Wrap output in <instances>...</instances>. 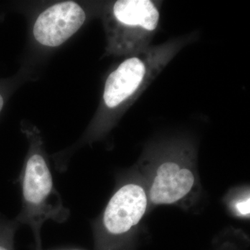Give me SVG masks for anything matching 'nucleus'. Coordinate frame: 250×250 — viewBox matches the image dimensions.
<instances>
[{
  "instance_id": "nucleus-9",
  "label": "nucleus",
  "mask_w": 250,
  "mask_h": 250,
  "mask_svg": "<svg viewBox=\"0 0 250 250\" xmlns=\"http://www.w3.org/2000/svg\"><path fill=\"white\" fill-rule=\"evenodd\" d=\"M3 105H4V100H3L1 95H0V112H1V109H2Z\"/></svg>"
},
{
  "instance_id": "nucleus-1",
  "label": "nucleus",
  "mask_w": 250,
  "mask_h": 250,
  "mask_svg": "<svg viewBox=\"0 0 250 250\" xmlns=\"http://www.w3.org/2000/svg\"><path fill=\"white\" fill-rule=\"evenodd\" d=\"M22 207L16 217L20 225H28L35 240V250H43L41 229L47 220L65 223L70 211L54 185L52 174L45 156L33 149L21 175Z\"/></svg>"
},
{
  "instance_id": "nucleus-3",
  "label": "nucleus",
  "mask_w": 250,
  "mask_h": 250,
  "mask_svg": "<svg viewBox=\"0 0 250 250\" xmlns=\"http://www.w3.org/2000/svg\"><path fill=\"white\" fill-rule=\"evenodd\" d=\"M85 20V12L77 3H58L39 15L34 24V37L42 45L58 47L80 29Z\"/></svg>"
},
{
  "instance_id": "nucleus-5",
  "label": "nucleus",
  "mask_w": 250,
  "mask_h": 250,
  "mask_svg": "<svg viewBox=\"0 0 250 250\" xmlns=\"http://www.w3.org/2000/svg\"><path fill=\"white\" fill-rule=\"evenodd\" d=\"M148 65L139 57H131L112 72L105 83L104 101L107 107L116 108L131 98L147 79Z\"/></svg>"
},
{
  "instance_id": "nucleus-7",
  "label": "nucleus",
  "mask_w": 250,
  "mask_h": 250,
  "mask_svg": "<svg viewBox=\"0 0 250 250\" xmlns=\"http://www.w3.org/2000/svg\"><path fill=\"white\" fill-rule=\"evenodd\" d=\"M20 226L16 219L0 215V250H15V236Z\"/></svg>"
},
{
  "instance_id": "nucleus-4",
  "label": "nucleus",
  "mask_w": 250,
  "mask_h": 250,
  "mask_svg": "<svg viewBox=\"0 0 250 250\" xmlns=\"http://www.w3.org/2000/svg\"><path fill=\"white\" fill-rule=\"evenodd\" d=\"M113 15L131 36L134 45L141 44L156 30L160 18L158 8L149 0H119L113 5Z\"/></svg>"
},
{
  "instance_id": "nucleus-10",
  "label": "nucleus",
  "mask_w": 250,
  "mask_h": 250,
  "mask_svg": "<svg viewBox=\"0 0 250 250\" xmlns=\"http://www.w3.org/2000/svg\"></svg>"
},
{
  "instance_id": "nucleus-2",
  "label": "nucleus",
  "mask_w": 250,
  "mask_h": 250,
  "mask_svg": "<svg viewBox=\"0 0 250 250\" xmlns=\"http://www.w3.org/2000/svg\"><path fill=\"white\" fill-rule=\"evenodd\" d=\"M147 205V195L142 187L129 183L120 188L104 211L101 233L97 238L98 250H114L116 241L139 223Z\"/></svg>"
},
{
  "instance_id": "nucleus-6",
  "label": "nucleus",
  "mask_w": 250,
  "mask_h": 250,
  "mask_svg": "<svg viewBox=\"0 0 250 250\" xmlns=\"http://www.w3.org/2000/svg\"><path fill=\"white\" fill-rule=\"evenodd\" d=\"M195 177L191 171L181 168L176 163L168 161L159 166L151 187L149 197L156 205L175 203L191 190Z\"/></svg>"
},
{
  "instance_id": "nucleus-8",
  "label": "nucleus",
  "mask_w": 250,
  "mask_h": 250,
  "mask_svg": "<svg viewBox=\"0 0 250 250\" xmlns=\"http://www.w3.org/2000/svg\"><path fill=\"white\" fill-rule=\"evenodd\" d=\"M250 198L248 200L238 202L236 204V208L242 215L250 214Z\"/></svg>"
}]
</instances>
